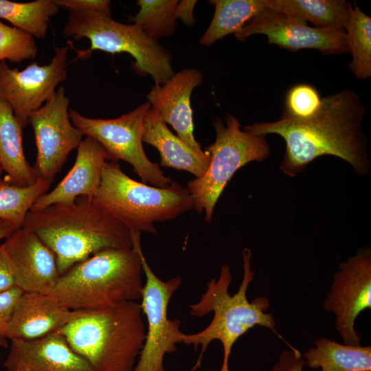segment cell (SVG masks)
<instances>
[{
    "mask_svg": "<svg viewBox=\"0 0 371 371\" xmlns=\"http://www.w3.org/2000/svg\"><path fill=\"white\" fill-rule=\"evenodd\" d=\"M133 232L156 234L154 223L177 218L194 209L186 187L172 181L159 188L126 175L117 162L106 161L100 186L91 199Z\"/></svg>",
    "mask_w": 371,
    "mask_h": 371,
    "instance_id": "cell-6",
    "label": "cell"
},
{
    "mask_svg": "<svg viewBox=\"0 0 371 371\" xmlns=\"http://www.w3.org/2000/svg\"><path fill=\"white\" fill-rule=\"evenodd\" d=\"M22 227L54 252L60 276L101 250L133 248L131 231L87 196L30 211Z\"/></svg>",
    "mask_w": 371,
    "mask_h": 371,
    "instance_id": "cell-2",
    "label": "cell"
},
{
    "mask_svg": "<svg viewBox=\"0 0 371 371\" xmlns=\"http://www.w3.org/2000/svg\"><path fill=\"white\" fill-rule=\"evenodd\" d=\"M352 60L348 68L361 80L371 76V17L356 2L351 5L344 29Z\"/></svg>",
    "mask_w": 371,
    "mask_h": 371,
    "instance_id": "cell-26",
    "label": "cell"
},
{
    "mask_svg": "<svg viewBox=\"0 0 371 371\" xmlns=\"http://www.w3.org/2000/svg\"><path fill=\"white\" fill-rule=\"evenodd\" d=\"M352 3L346 0H268V9L297 16L314 27L344 32Z\"/></svg>",
    "mask_w": 371,
    "mask_h": 371,
    "instance_id": "cell-23",
    "label": "cell"
},
{
    "mask_svg": "<svg viewBox=\"0 0 371 371\" xmlns=\"http://www.w3.org/2000/svg\"><path fill=\"white\" fill-rule=\"evenodd\" d=\"M251 258L250 249H244L243 277L236 293H229L232 274L229 266L223 265L219 277L211 279L200 300L190 306V314L194 317H201L212 312L214 316L210 324L200 332L183 333L182 343L192 345L194 350L201 346L203 353L212 341H219L223 348L220 371H229L228 361L232 348L238 339L251 328L260 326L278 334L275 318L271 313H268L269 299L258 296L251 301L247 300V291L255 276L251 270Z\"/></svg>",
    "mask_w": 371,
    "mask_h": 371,
    "instance_id": "cell-4",
    "label": "cell"
},
{
    "mask_svg": "<svg viewBox=\"0 0 371 371\" xmlns=\"http://www.w3.org/2000/svg\"><path fill=\"white\" fill-rule=\"evenodd\" d=\"M68 50L67 45L57 47L48 64L34 62L22 70L0 62V100L10 104L23 129L30 115L49 100L58 85L65 80Z\"/></svg>",
    "mask_w": 371,
    "mask_h": 371,
    "instance_id": "cell-13",
    "label": "cell"
},
{
    "mask_svg": "<svg viewBox=\"0 0 371 371\" xmlns=\"http://www.w3.org/2000/svg\"><path fill=\"white\" fill-rule=\"evenodd\" d=\"M142 142L158 150L161 166L187 171L195 178L202 177L208 167L210 154L205 150L203 154L193 150L150 108L144 121Z\"/></svg>",
    "mask_w": 371,
    "mask_h": 371,
    "instance_id": "cell-20",
    "label": "cell"
},
{
    "mask_svg": "<svg viewBox=\"0 0 371 371\" xmlns=\"http://www.w3.org/2000/svg\"><path fill=\"white\" fill-rule=\"evenodd\" d=\"M195 0L178 1L176 6V19H180L186 26L191 27L195 23L193 12L196 3Z\"/></svg>",
    "mask_w": 371,
    "mask_h": 371,
    "instance_id": "cell-35",
    "label": "cell"
},
{
    "mask_svg": "<svg viewBox=\"0 0 371 371\" xmlns=\"http://www.w3.org/2000/svg\"><path fill=\"white\" fill-rule=\"evenodd\" d=\"M212 21L199 40L206 47L238 32L249 20L268 9V0H212Z\"/></svg>",
    "mask_w": 371,
    "mask_h": 371,
    "instance_id": "cell-24",
    "label": "cell"
},
{
    "mask_svg": "<svg viewBox=\"0 0 371 371\" xmlns=\"http://www.w3.org/2000/svg\"><path fill=\"white\" fill-rule=\"evenodd\" d=\"M51 183L38 178L27 186L14 185L0 177V219L14 230L22 227L35 201L48 192Z\"/></svg>",
    "mask_w": 371,
    "mask_h": 371,
    "instance_id": "cell-27",
    "label": "cell"
},
{
    "mask_svg": "<svg viewBox=\"0 0 371 371\" xmlns=\"http://www.w3.org/2000/svg\"><path fill=\"white\" fill-rule=\"evenodd\" d=\"M150 108L148 101L113 119L91 118L69 109L70 120L83 135L95 139L104 148L107 161L129 164L142 183L164 188L171 182L157 163L152 162L142 145L144 121Z\"/></svg>",
    "mask_w": 371,
    "mask_h": 371,
    "instance_id": "cell-9",
    "label": "cell"
},
{
    "mask_svg": "<svg viewBox=\"0 0 371 371\" xmlns=\"http://www.w3.org/2000/svg\"><path fill=\"white\" fill-rule=\"evenodd\" d=\"M131 234L133 248L103 249L74 265L48 295L71 310L106 309L140 300L141 233Z\"/></svg>",
    "mask_w": 371,
    "mask_h": 371,
    "instance_id": "cell-3",
    "label": "cell"
},
{
    "mask_svg": "<svg viewBox=\"0 0 371 371\" xmlns=\"http://www.w3.org/2000/svg\"><path fill=\"white\" fill-rule=\"evenodd\" d=\"M1 172H2V170L0 168V176H1Z\"/></svg>",
    "mask_w": 371,
    "mask_h": 371,
    "instance_id": "cell-37",
    "label": "cell"
},
{
    "mask_svg": "<svg viewBox=\"0 0 371 371\" xmlns=\"http://www.w3.org/2000/svg\"><path fill=\"white\" fill-rule=\"evenodd\" d=\"M22 131L10 104L0 100V168L6 173V181L27 186L36 181V177L24 154Z\"/></svg>",
    "mask_w": 371,
    "mask_h": 371,
    "instance_id": "cell-21",
    "label": "cell"
},
{
    "mask_svg": "<svg viewBox=\"0 0 371 371\" xmlns=\"http://www.w3.org/2000/svg\"><path fill=\"white\" fill-rule=\"evenodd\" d=\"M225 124L220 118L213 121L216 131L214 143L206 149L210 160L205 174L189 181L187 189L194 209L205 212V221L212 220L214 209L221 193L235 172L251 161H262L270 155L265 136L250 134L240 129L237 118L227 113Z\"/></svg>",
    "mask_w": 371,
    "mask_h": 371,
    "instance_id": "cell-8",
    "label": "cell"
},
{
    "mask_svg": "<svg viewBox=\"0 0 371 371\" xmlns=\"http://www.w3.org/2000/svg\"><path fill=\"white\" fill-rule=\"evenodd\" d=\"M202 73L196 69H184L174 74L161 85H155L147 94L150 109L157 113L166 124H170L177 136L193 150L203 154L194 136L191 94L203 83Z\"/></svg>",
    "mask_w": 371,
    "mask_h": 371,
    "instance_id": "cell-16",
    "label": "cell"
},
{
    "mask_svg": "<svg viewBox=\"0 0 371 371\" xmlns=\"http://www.w3.org/2000/svg\"><path fill=\"white\" fill-rule=\"evenodd\" d=\"M323 308L335 316V330L344 344L361 345L355 324L359 315L371 308V249L359 248L339 263L333 275Z\"/></svg>",
    "mask_w": 371,
    "mask_h": 371,
    "instance_id": "cell-11",
    "label": "cell"
},
{
    "mask_svg": "<svg viewBox=\"0 0 371 371\" xmlns=\"http://www.w3.org/2000/svg\"><path fill=\"white\" fill-rule=\"evenodd\" d=\"M60 9L73 10H95L111 15L109 0H55Z\"/></svg>",
    "mask_w": 371,
    "mask_h": 371,
    "instance_id": "cell-32",
    "label": "cell"
},
{
    "mask_svg": "<svg viewBox=\"0 0 371 371\" xmlns=\"http://www.w3.org/2000/svg\"><path fill=\"white\" fill-rule=\"evenodd\" d=\"M23 293L17 286L0 293V347H8V328L16 304Z\"/></svg>",
    "mask_w": 371,
    "mask_h": 371,
    "instance_id": "cell-31",
    "label": "cell"
},
{
    "mask_svg": "<svg viewBox=\"0 0 371 371\" xmlns=\"http://www.w3.org/2000/svg\"><path fill=\"white\" fill-rule=\"evenodd\" d=\"M143 272L146 278L140 306L147 320V330L139 360L133 371H165L164 357L175 352L177 344L182 343L180 320L170 319L168 306L173 293L182 283L177 276L166 281L158 278L150 267L142 249H139Z\"/></svg>",
    "mask_w": 371,
    "mask_h": 371,
    "instance_id": "cell-10",
    "label": "cell"
},
{
    "mask_svg": "<svg viewBox=\"0 0 371 371\" xmlns=\"http://www.w3.org/2000/svg\"><path fill=\"white\" fill-rule=\"evenodd\" d=\"M3 365L7 371H93L56 331L37 339L12 340Z\"/></svg>",
    "mask_w": 371,
    "mask_h": 371,
    "instance_id": "cell-17",
    "label": "cell"
},
{
    "mask_svg": "<svg viewBox=\"0 0 371 371\" xmlns=\"http://www.w3.org/2000/svg\"><path fill=\"white\" fill-rule=\"evenodd\" d=\"M322 99L315 87L308 84H297L286 92L282 117L303 121L315 116L320 109Z\"/></svg>",
    "mask_w": 371,
    "mask_h": 371,
    "instance_id": "cell-30",
    "label": "cell"
},
{
    "mask_svg": "<svg viewBox=\"0 0 371 371\" xmlns=\"http://www.w3.org/2000/svg\"><path fill=\"white\" fill-rule=\"evenodd\" d=\"M140 304L87 311L56 332L93 371H133L146 337Z\"/></svg>",
    "mask_w": 371,
    "mask_h": 371,
    "instance_id": "cell-5",
    "label": "cell"
},
{
    "mask_svg": "<svg viewBox=\"0 0 371 371\" xmlns=\"http://www.w3.org/2000/svg\"><path fill=\"white\" fill-rule=\"evenodd\" d=\"M257 34L265 35L269 44L291 52L303 49H316L324 55L349 52L345 32L311 27L297 16L270 9L253 17L234 36L244 41Z\"/></svg>",
    "mask_w": 371,
    "mask_h": 371,
    "instance_id": "cell-14",
    "label": "cell"
},
{
    "mask_svg": "<svg viewBox=\"0 0 371 371\" xmlns=\"http://www.w3.org/2000/svg\"><path fill=\"white\" fill-rule=\"evenodd\" d=\"M86 310H71L48 294L23 292L14 308L7 337L30 340L42 337L64 327Z\"/></svg>",
    "mask_w": 371,
    "mask_h": 371,
    "instance_id": "cell-19",
    "label": "cell"
},
{
    "mask_svg": "<svg viewBox=\"0 0 371 371\" xmlns=\"http://www.w3.org/2000/svg\"><path fill=\"white\" fill-rule=\"evenodd\" d=\"M3 245L15 286L23 292L49 294L60 276L54 252L25 227L13 232Z\"/></svg>",
    "mask_w": 371,
    "mask_h": 371,
    "instance_id": "cell-15",
    "label": "cell"
},
{
    "mask_svg": "<svg viewBox=\"0 0 371 371\" xmlns=\"http://www.w3.org/2000/svg\"><path fill=\"white\" fill-rule=\"evenodd\" d=\"M365 106L359 95L345 89L322 99L319 110L303 121L280 116L274 122H257L244 131L258 136L276 134L285 142L280 169L295 177L316 158L330 155L349 163L363 175L370 167L367 138L361 128Z\"/></svg>",
    "mask_w": 371,
    "mask_h": 371,
    "instance_id": "cell-1",
    "label": "cell"
},
{
    "mask_svg": "<svg viewBox=\"0 0 371 371\" xmlns=\"http://www.w3.org/2000/svg\"><path fill=\"white\" fill-rule=\"evenodd\" d=\"M14 286V276L3 243L0 245V293Z\"/></svg>",
    "mask_w": 371,
    "mask_h": 371,
    "instance_id": "cell-34",
    "label": "cell"
},
{
    "mask_svg": "<svg viewBox=\"0 0 371 371\" xmlns=\"http://www.w3.org/2000/svg\"><path fill=\"white\" fill-rule=\"evenodd\" d=\"M60 8L55 0H36L30 2H14L0 0V19L10 23L34 38H45L50 19Z\"/></svg>",
    "mask_w": 371,
    "mask_h": 371,
    "instance_id": "cell-25",
    "label": "cell"
},
{
    "mask_svg": "<svg viewBox=\"0 0 371 371\" xmlns=\"http://www.w3.org/2000/svg\"><path fill=\"white\" fill-rule=\"evenodd\" d=\"M107 161L106 152L93 138L85 137L77 148L76 161L67 175L52 190L40 196L30 211H39L54 204H67L80 196L92 199Z\"/></svg>",
    "mask_w": 371,
    "mask_h": 371,
    "instance_id": "cell-18",
    "label": "cell"
},
{
    "mask_svg": "<svg viewBox=\"0 0 371 371\" xmlns=\"http://www.w3.org/2000/svg\"><path fill=\"white\" fill-rule=\"evenodd\" d=\"M177 3V0H138L139 10L130 21L155 41L170 37L176 30Z\"/></svg>",
    "mask_w": 371,
    "mask_h": 371,
    "instance_id": "cell-28",
    "label": "cell"
},
{
    "mask_svg": "<svg viewBox=\"0 0 371 371\" xmlns=\"http://www.w3.org/2000/svg\"><path fill=\"white\" fill-rule=\"evenodd\" d=\"M15 230L6 222L0 219V240L6 238Z\"/></svg>",
    "mask_w": 371,
    "mask_h": 371,
    "instance_id": "cell-36",
    "label": "cell"
},
{
    "mask_svg": "<svg viewBox=\"0 0 371 371\" xmlns=\"http://www.w3.org/2000/svg\"><path fill=\"white\" fill-rule=\"evenodd\" d=\"M306 361L300 352L290 346L289 350H283L271 371H304Z\"/></svg>",
    "mask_w": 371,
    "mask_h": 371,
    "instance_id": "cell-33",
    "label": "cell"
},
{
    "mask_svg": "<svg viewBox=\"0 0 371 371\" xmlns=\"http://www.w3.org/2000/svg\"><path fill=\"white\" fill-rule=\"evenodd\" d=\"M35 38L0 20V62L8 60L21 63L34 58L38 54Z\"/></svg>",
    "mask_w": 371,
    "mask_h": 371,
    "instance_id": "cell-29",
    "label": "cell"
},
{
    "mask_svg": "<svg viewBox=\"0 0 371 371\" xmlns=\"http://www.w3.org/2000/svg\"><path fill=\"white\" fill-rule=\"evenodd\" d=\"M63 32L74 41H89V48L77 50V58H88L95 50L127 53L135 59V71L150 76L155 85L164 84L175 74L170 52L134 23H122L95 10H73L69 12Z\"/></svg>",
    "mask_w": 371,
    "mask_h": 371,
    "instance_id": "cell-7",
    "label": "cell"
},
{
    "mask_svg": "<svg viewBox=\"0 0 371 371\" xmlns=\"http://www.w3.org/2000/svg\"><path fill=\"white\" fill-rule=\"evenodd\" d=\"M69 100L64 87L28 118L34 131L37 154L32 166L36 179L52 183L62 169L70 153L78 148L83 134L69 117Z\"/></svg>",
    "mask_w": 371,
    "mask_h": 371,
    "instance_id": "cell-12",
    "label": "cell"
},
{
    "mask_svg": "<svg viewBox=\"0 0 371 371\" xmlns=\"http://www.w3.org/2000/svg\"><path fill=\"white\" fill-rule=\"evenodd\" d=\"M306 366L318 371H371V346H350L319 337L303 354Z\"/></svg>",
    "mask_w": 371,
    "mask_h": 371,
    "instance_id": "cell-22",
    "label": "cell"
}]
</instances>
